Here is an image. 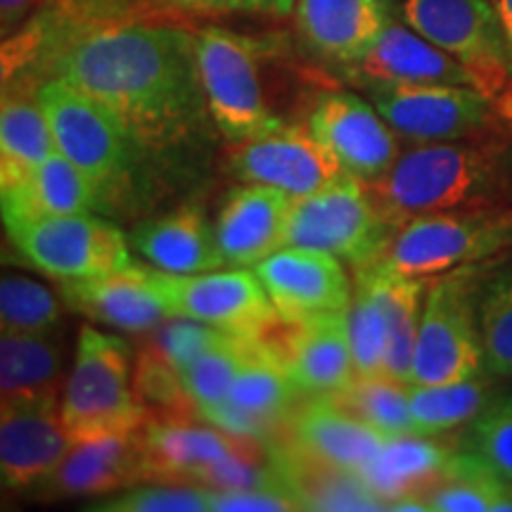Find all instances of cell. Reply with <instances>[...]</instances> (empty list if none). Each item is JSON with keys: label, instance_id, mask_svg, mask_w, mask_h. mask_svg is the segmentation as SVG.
Returning a JSON list of instances; mask_svg holds the SVG:
<instances>
[{"label": "cell", "instance_id": "cell-1", "mask_svg": "<svg viewBox=\"0 0 512 512\" xmlns=\"http://www.w3.org/2000/svg\"><path fill=\"white\" fill-rule=\"evenodd\" d=\"M41 74L98 100L145 155H174L209 133L197 34L185 27L147 19L100 24L62 43Z\"/></svg>", "mask_w": 512, "mask_h": 512}, {"label": "cell", "instance_id": "cell-2", "mask_svg": "<svg viewBox=\"0 0 512 512\" xmlns=\"http://www.w3.org/2000/svg\"><path fill=\"white\" fill-rule=\"evenodd\" d=\"M505 150V140L484 136L415 143L368 190L394 230L441 211L508 204L512 185Z\"/></svg>", "mask_w": 512, "mask_h": 512}, {"label": "cell", "instance_id": "cell-3", "mask_svg": "<svg viewBox=\"0 0 512 512\" xmlns=\"http://www.w3.org/2000/svg\"><path fill=\"white\" fill-rule=\"evenodd\" d=\"M275 48V41L223 27L197 31L204 98L211 121L230 143L266 136L290 124L268 91V67L275 60Z\"/></svg>", "mask_w": 512, "mask_h": 512}, {"label": "cell", "instance_id": "cell-4", "mask_svg": "<svg viewBox=\"0 0 512 512\" xmlns=\"http://www.w3.org/2000/svg\"><path fill=\"white\" fill-rule=\"evenodd\" d=\"M36 91L55 145L98 192L100 209L121 207L136 190L143 152L98 100L62 79H43Z\"/></svg>", "mask_w": 512, "mask_h": 512}, {"label": "cell", "instance_id": "cell-5", "mask_svg": "<svg viewBox=\"0 0 512 512\" xmlns=\"http://www.w3.org/2000/svg\"><path fill=\"white\" fill-rule=\"evenodd\" d=\"M62 420L74 444L136 432L150 411L133 389L131 349L98 328H81L64 380Z\"/></svg>", "mask_w": 512, "mask_h": 512}, {"label": "cell", "instance_id": "cell-6", "mask_svg": "<svg viewBox=\"0 0 512 512\" xmlns=\"http://www.w3.org/2000/svg\"><path fill=\"white\" fill-rule=\"evenodd\" d=\"M512 252V202L420 216L394 233L377 268L408 278H439Z\"/></svg>", "mask_w": 512, "mask_h": 512}, {"label": "cell", "instance_id": "cell-7", "mask_svg": "<svg viewBox=\"0 0 512 512\" xmlns=\"http://www.w3.org/2000/svg\"><path fill=\"white\" fill-rule=\"evenodd\" d=\"M489 271L484 261L432 278L422 304L411 384L460 382L484 373L477 304Z\"/></svg>", "mask_w": 512, "mask_h": 512}, {"label": "cell", "instance_id": "cell-8", "mask_svg": "<svg viewBox=\"0 0 512 512\" xmlns=\"http://www.w3.org/2000/svg\"><path fill=\"white\" fill-rule=\"evenodd\" d=\"M394 233L377 209L368 183L344 176L328 188L294 200L285 247L318 249L358 271L380 261Z\"/></svg>", "mask_w": 512, "mask_h": 512}, {"label": "cell", "instance_id": "cell-9", "mask_svg": "<svg viewBox=\"0 0 512 512\" xmlns=\"http://www.w3.org/2000/svg\"><path fill=\"white\" fill-rule=\"evenodd\" d=\"M408 27L446 50L472 74L477 88L501 100L512 86V48L494 0H401Z\"/></svg>", "mask_w": 512, "mask_h": 512}, {"label": "cell", "instance_id": "cell-10", "mask_svg": "<svg viewBox=\"0 0 512 512\" xmlns=\"http://www.w3.org/2000/svg\"><path fill=\"white\" fill-rule=\"evenodd\" d=\"M171 318H192L238 337H268L278 328V311L252 268L230 266L178 275L152 268Z\"/></svg>", "mask_w": 512, "mask_h": 512}, {"label": "cell", "instance_id": "cell-11", "mask_svg": "<svg viewBox=\"0 0 512 512\" xmlns=\"http://www.w3.org/2000/svg\"><path fill=\"white\" fill-rule=\"evenodd\" d=\"M8 235L27 264L57 283L98 278L133 264L126 235L93 211L29 223Z\"/></svg>", "mask_w": 512, "mask_h": 512}, {"label": "cell", "instance_id": "cell-12", "mask_svg": "<svg viewBox=\"0 0 512 512\" xmlns=\"http://www.w3.org/2000/svg\"><path fill=\"white\" fill-rule=\"evenodd\" d=\"M366 88L384 121L411 143L482 138L498 119V102L472 86Z\"/></svg>", "mask_w": 512, "mask_h": 512}, {"label": "cell", "instance_id": "cell-13", "mask_svg": "<svg viewBox=\"0 0 512 512\" xmlns=\"http://www.w3.org/2000/svg\"><path fill=\"white\" fill-rule=\"evenodd\" d=\"M228 171L242 183L271 185L299 197L342 181L344 169L320 145L306 121H290L266 136L233 143Z\"/></svg>", "mask_w": 512, "mask_h": 512}, {"label": "cell", "instance_id": "cell-14", "mask_svg": "<svg viewBox=\"0 0 512 512\" xmlns=\"http://www.w3.org/2000/svg\"><path fill=\"white\" fill-rule=\"evenodd\" d=\"M302 399L271 335L256 337L249 344L226 403L209 422L233 437L268 444L290 427L294 408Z\"/></svg>", "mask_w": 512, "mask_h": 512}, {"label": "cell", "instance_id": "cell-15", "mask_svg": "<svg viewBox=\"0 0 512 512\" xmlns=\"http://www.w3.org/2000/svg\"><path fill=\"white\" fill-rule=\"evenodd\" d=\"M306 124L344 174L363 183H373L387 174L403 152L399 133L384 121L373 102L354 93L316 95Z\"/></svg>", "mask_w": 512, "mask_h": 512}, {"label": "cell", "instance_id": "cell-16", "mask_svg": "<svg viewBox=\"0 0 512 512\" xmlns=\"http://www.w3.org/2000/svg\"><path fill=\"white\" fill-rule=\"evenodd\" d=\"M72 446L57 392L5 396L0 408V477L5 489L29 494Z\"/></svg>", "mask_w": 512, "mask_h": 512}, {"label": "cell", "instance_id": "cell-17", "mask_svg": "<svg viewBox=\"0 0 512 512\" xmlns=\"http://www.w3.org/2000/svg\"><path fill=\"white\" fill-rule=\"evenodd\" d=\"M337 256L306 247H280L254 266L283 323L349 309L351 283Z\"/></svg>", "mask_w": 512, "mask_h": 512}, {"label": "cell", "instance_id": "cell-18", "mask_svg": "<svg viewBox=\"0 0 512 512\" xmlns=\"http://www.w3.org/2000/svg\"><path fill=\"white\" fill-rule=\"evenodd\" d=\"M271 339L304 399L337 394L356 377L349 309L323 313L302 323H280Z\"/></svg>", "mask_w": 512, "mask_h": 512}, {"label": "cell", "instance_id": "cell-19", "mask_svg": "<svg viewBox=\"0 0 512 512\" xmlns=\"http://www.w3.org/2000/svg\"><path fill=\"white\" fill-rule=\"evenodd\" d=\"M57 285L69 309L107 328L138 335L159 328L171 318L150 264H131L98 278L60 280Z\"/></svg>", "mask_w": 512, "mask_h": 512}, {"label": "cell", "instance_id": "cell-20", "mask_svg": "<svg viewBox=\"0 0 512 512\" xmlns=\"http://www.w3.org/2000/svg\"><path fill=\"white\" fill-rule=\"evenodd\" d=\"M264 446L278 486L299 510H387V503L363 482L361 472L328 463L287 432Z\"/></svg>", "mask_w": 512, "mask_h": 512}, {"label": "cell", "instance_id": "cell-21", "mask_svg": "<svg viewBox=\"0 0 512 512\" xmlns=\"http://www.w3.org/2000/svg\"><path fill=\"white\" fill-rule=\"evenodd\" d=\"M396 0H297L294 22L320 60L354 67L394 22Z\"/></svg>", "mask_w": 512, "mask_h": 512}, {"label": "cell", "instance_id": "cell-22", "mask_svg": "<svg viewBox=\"0 0 512 512\" xmlns=\"http://www.w3.org/2000/svg\"><path fill=\"white\" fill-rule=\"evenodd\" d=\"M197 413H152L138 427L147 482H192L197 472L235 451L242 437Z\"/></svg>", "mask_w": 512, "mask_h": 512}, {"label": "cell", "instance_id": "cell-23", "mask_svg": "<svg viewBox=\"0 0 512 512\" xmlns=\"http://www.w3.org/2000/svg\"><path fill=\"white\" fill-rule=\"evenodd\" d=\"M292 204V195L271 185L242 183L230 190L216 219V240L226 266L254 268L285 247Z\"/></svg>", "mask_w": 512, "mask_h": 512}, {"label": "cell", "instance_id": "cell-24", "mask_svg": "<svg viewBox=\"0 0 512 512\" xmlns=\"http://www.w3.org/2000/svg\"><path fill=\"white\" fill-rule=\"evenodd\" d=\"M145 482L143 448H140L136 430L93 441H79L69 448L62 463L31 491L38 498L100 496Z\"/></svg>", "mask_w": 512, "mask_h": 512}, {"label": "cell", "instance_id": "cell-25", "mask_svg": "<svg viewBox=\"0 0 512 512\" xmlns=\"http://www.w3.org/2000/svg\"><path fill=\"white\" fill-rule=\"evenodd\" d=\"M363 86H472L475 79L456 57L434 46L406 22H392L373 50L349 67Z\"/></svg>", "mask_w": 512, "mask_h": 512}, {"label": "cell", "instance_id": "cell-26", "mask_svg": "<svg viewBox=\"0 0 512 512\" xmlns=\"http://www.w3.org/2000/svg\"><path fill=\"white\" fill-rule=\"evenodd\" d=\"M133 252L164 273L195 275L226 266L216 226L197 204H183L155 219H147L128 235Z\"/></svg>", "mask_w": 512, "mask_h": 512}, {"label": "cell", "instance_id": "cell-27", "mask_svg": "<svg viewBox=\"0 0 512 512\" xmlns=\"http://www.w3.org/2000/svg\"><path fill=\"white\" fill-rule=\"evenodd\" d=\"M0 197L5 230L100 209L98 192L91 181L60 150L27 178L10 188H0Z\"/></svg>", "mask_w": 512, "mask_h": 512}, {"label": "cell", "instance_id": "cell-28", "mask_svg": "<svg viewBox=\"0 0 512 512\" xmlns=\"http://www.w3.org/2000/svg\"><path fill=\"white\" fill-rule=\"evenodd\" d=\"M285 432L306 451L356 472H361L392 439L351 415L332 396H311L299 401Z\"/></svg>", "mask_w": 512, "mask_h": 512}, {"label": "cell", "instance_id": "cell-29", "mask_svg": "<svg viewBox=\"0 0 512 512\" xmlns=\"http://www.w3.org/2000/svg\"><path fill=\"white\" fill-rule=\"evenodd\" d=\"M358 278H363L373 290L377 304L387 323V368L384 375L411 384L415 342H418L422 304H425L430 280L408 278V275L384 271L368 266L358 268Z\"/></svg>", "mask_w": 512, "mask_h": 512}, {"label": "cell", "instance_id": "cell-30", "mask_svg": "<svg viewBox=\"0 0 512 512\" xmlns=\"http://www.w3.org/2000/svg\"><path fill=\"white\" fill-rule=\"evenodd\" d=\"M453 453L456 451L439 437L403 434L380 448V453L361 470V477L389 510V503L396 498L425 494L441 477Z\"/></svg>", "mask_w": 512, "mask_h": 512}, {"label": "cell", "instance_id": "cell-31", "mask_svg": "<svg viewBox=\"0 0 512 512\" xmlns=\"http://www.w3.org/2000/svg\"><path fill=\"white\" fill-rule=\"evenodd\" d=\"M57 152L53 128L36 91L3 88L0 107V188H10Z\"/></svg>", "mask_w": 512, "mask_h": 512}, {"label": "cell", "instance_id": "cell-32", "mask_svg": "<svg viewBox=\"0 0 512 512\" xmlns=\"http://www.w3.org/2000/svg\"><path fill=\"white\" fill-rule=\"evenodd\" d=\"M422 498L439 512H512V484L470 451L453 453Z\"/></svg>", "mask_w": 512, "mask_h": 512}, {"label": "cell", "instance_id": "cell-33", "mask_svg": "<svg viewBox=\"0 0 512 512\" xmlns=\"http://www.w3.org/2000/svg\"><path fill=\"white\" fill-rule=\"evenodd\" d=\"M489 373L460 382L408 384L413 430L422 437H444L472 422L498 394Z\"/></svg>", "mask_w": 512, "mask_h": 512}, {"label": "cell", "instance_id": "cell-34", "mask_svg": "<svg viewBox=\"0 0 512 512\" xmlns=\"http://www.w3.org/2000/svg\"><path fill=\"white\" fill-rule=\"evenodd\" d=\"M29 332L0 335V389L5 396L31 392H57L64 373V347L60 339Z\"/></svg>", "mask_w": 512, "mask_h": 512}, {"label": "cell", "instance_id": "cell-35", "mask_svg": "<svg viewBox=\"0 0 512 512\" xmlns=\"http://www.w3.org/2000/svg\"><path fill=\"white\" fill-rule=\"evenodd\" d=\"M249 344L252 337L223 335L181 370L185 392L202 420H209L226 403Z\"/></svg>", "mask_w": 512, "mask_h": 512}, {"label": "cell", "instance_id": "cell-36", "mask_svg": "<svg viewBox=\"0 0 512 512\" xmlns=\"http://www.w3.org/2000/svg\"><path fill=\"white\" fill-rule=\"evenodd\" d=\"M339 406L351 415L375 427L387 437L415 434L411 418V401H408V384L394 377H361L356 375L347 387L332 394Z\"/></svg>", "mask_w": 512, "mask_h": 512}, {"label": "cell", "instance_id": "cell-37", "mask_svg": "<svg viewBox=\"0 0 512 512\" xmlns=\"http://www.w3.org/2000/svg\"><path fill=\"white\" fill-rule=\"evenodd\" d=\"M477 313L484 370L496 380H512V268L489 271L479 290Z\"/></svg>", "mask_w": 512, "mask_h": 512}, {"label": "cell", "instance_id": "cell-38", "mask_svg": "<svg viewBox=\"0 0 512 512\" xmlns=\"http://www.w3.org/2000/svg\"><path fill=\"white\" fill-rule=\"evenodd\" d=\"M62 320L60 299L53 290L27 275L5 273L0 280V328L3 332L46 335Z\"/></svg>", "mask_w": 512, "mask_h": 512}, {"label": "cell", "instance_id": "cell-39", "mask_svg": "<svg viewBox=\"0 0 512 512\" xmlns=\"http://www.w3.org/2000/svg\"><path fill=\"white\" fill-rule=\"evenodd\" d=\"M349 337L356 375L380 377L387 368V323L373 290L356 275L354 297L349 304Z\"/></svg>", "mask_w": 512, "mask_h": 512}, {"label": "cell", "instance_id": "cell-40", "mask_svg": "<svg viewBox=\"0 0 512 512\" xmlns=\"http://www.w3.org/2000/svg\"><path fill=\"white\" fill-rule=\"evenodd\" d=\"M458 444L512 484V392L496 394L486 403L484 411L463 427Z\"/></svg>", "mask_w": 512, "mask_h": 512}, {"label": "cell", "instance_id": "cell-41", "mask_svg": "<svg viewBox=\"0 0 512 512\" xmlns=\"http://www.w3.org/2000/svg\"><path fill=\"white\" fill-rule=\"evenodd\" d=\"M95 512H207L211 510V491L192 482H145L128 486V491L107 496L95 505Z\"/></svg>", "mask_w": 512, "mask_h": 512}, {"label": "cell", "instance_id": "cell-42", "mask_svg": "<svg viewBox=\"0 0 512 512\" xmlns=\"http://www.w3.org/2000/svg\"><path fill=\"white\" fill-rule=\"evenodd\" d=\"M133 389H136L138 399L145 403L150 415L197 413L188 392H185L183 377L178 373V368L171 366L152 344L136 356V366H133Z\"/></svg>", "mask_w": 512, "mask_h": 512}, {"label": "cell", "instance_id": "cell-43", "mask_svg": "<svg viewBox=\"0 0 512 512\" xmlns=\"http://www.w3.org/2000/svg\"><path fill=\"white\" fill-rule=\"evenodd\" d=\"M223 335H228V332L211 328V325L200 323V320L176 318L157 330L155 339H152V347L181 373L192 358H197L204 349L219 342Z\"/></svg>", "mask_w": 512, "mask_h": 512}, {"label": "cell", "instance_id": "cell-44", "mask_svg": "<svg viewBox=\"0 0 512 512\" xmlns=\"http://www.w3.org/2000/svg\"><path fill=\"white\" fill-rule=\"evenodd\" d=\"M169 10L188 15H266L287 17L297 0H155Z\"/></svg>", "mask_w": 512, "mask_h": 512}, {"label": "cell", "instance_id": "cell-45", "mask_svg": "<svg viewBox=\"0 0 512 512\" xmlns=\"http://www.w3.org/2000/svg\"><path fill=\"white\" fill-rule=\"evenodd\" d=\"M211 491V489H209ZM214 512H292L299 505L285 491L247 489V491H211Z\"/></svg>", "mask_w": 512, "mask_h": 512}, {"label": "cell", "instance_id": "cell-46", "mask_svg": "<svg viewBox=\"0 0 512 512\" xmlns=\"http://www.w3.org/2000/svg\"><path fill=\"white\" fill-rule=\"evenodd\" d=\"M50 3V0H0V24L3 34L8 36L19 29V24L27 22L38 8Z\"/></svg>", "mask_w": 512, "mask_h": 512}, {"label": "cell", "instance_id": "cell-47", "mask_svg": "<svg viewBox=\"0 0 512 512\" xmlns=\"http://www.w3.org/2000/svg\"><path fill=\"white\" fill-rule=\"evenodd\" d=\"M494 8L498 12V19H501L505 38H508V43L512 48V0H494Z\"/></svg>", "mask_w": 512, "mask_h": 512}, {"label": "cell", "instance_id": "cell-48", "mask_svg": "<svg viewBox=\"0 0 512 512\" xmlns=\"http://www.w3.org/2000/svg\"><path fill=\"white\" fill-rule=\"evenodd\" d=\"M505 169H508V178L512 185V143H508V150H505Z\"/></svg>", "mask_w": 512, "mask_h": 512}]
</instances>
